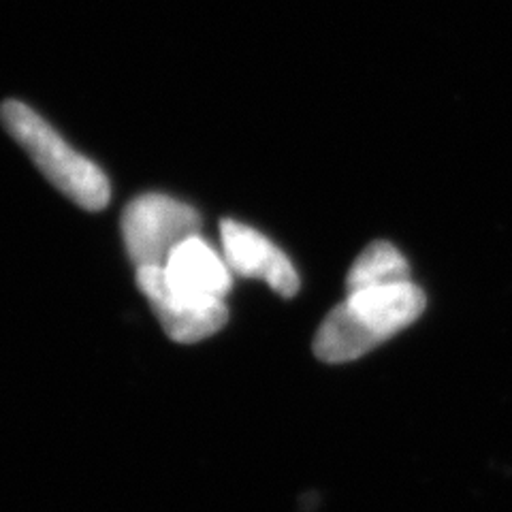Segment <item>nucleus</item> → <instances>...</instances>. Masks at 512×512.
Masks as SVG:
<instances>
[{
    "instance_id": "1",
    "label": "nucleus",
    "mask_w": 512,
    "mask_h": 512,
    "mask_svg": "<svg viewBox=\"0 0 512 512\" xmlns=\"http://www.w3.org/2000/svg\"><path fill=\"white\" fill-rule=\"evenodd\" d=\"M0 120L45 178L71 201L88 212H99L109 203L111 186L103 169L73 150L37 111L20 101H7L0 107Z\"/></svg>"
},
{
    "instance_id": "2",
    "label": "nucleus",
    "mask_w": 512,
    "mask_h": 512,
    "mask_svg": "<svg viewBox=\"0 0 512 512\" xmlns=\"http://www.w3.org/2000/svg\"><path fill=\"white\" fill-rule=\"evenodd\" d=\"M425 293L412 280L361 288L329 312L331 333L352 359L408 329L425 310Z\"/></svg>"
},
{
    "instance_id": "3",
    "label": "nucleus",
    "mask_w": 512,
    "mask_h": 512,
    "mask_svg": "<svg viewBox=\"0 0 512 512\" xmlns=\"http://www.w3.org/2000/svg\"><path fill=\"white\" fill-rule=\"evenodd\" d=\"M199 231L201 216L195 207L167 195H141L126 205L122 216L124 246L137 269L163 267L169 254Z\"/></svg>"
},
{
    "instance_id": "4",
    "label": "nucleus",
    "mask_w": 512,
    "mask_h": 512,
    "mask_svg": "<svg viewBox=\"0 0 512 512\" xmlns=\"http://www.w3.org/2000/svg\"><path fill=\"white\" fill-rule=\"evenodd\" d=\"M137 284L173 342L195 344L227 325L229 310L224 299L182 291L165 278L163 267L137 269Z\"/></svg>"
},
{
    "instance_id": "5",
    "label": "nucleus",
    "mask_w": 512,
    "mask_h": 512,
    "mask_svg": "<svg viewBox=\"0 0 512 512\" xmlns=\"http://www.w3.org/2000/svg\"><path fill=\"white\" fill-rule=\"evenodd\" d=\"M222 254L233 274L265 280L282 297L299 291V276L291 259L256 229L237 220L220 222Z\"/></svg>"
},
{
    "instance_id": "6",
    "label": "nucleus",
    "mask_w": 512,
    "mask_h": 512,
    "mask_svg": "<svg viewBox=\"0 0 512 512\" xmlns=\"http://www.w3.org/2000/svg\"><path fill=\"white\" fill-rule=\"evenodd\" d=\"M163 271L173 286L201 297L224 299L233 286L231 267L201 235L190 237L175 248Z\"/></svg>"
},
{
    "instance_id": "7",
    "label": "nucleus",
    "mask_w": 512,
    "mask_h": 512,
    "mask_svg": "<svg viewBox=\"0 0 512 512\" xmlns=\"http://www.w3.org/2000/svg\"><path fill=\"white\" fill-rule=\"evenodd\" d=\"M410 280V265L389 242H374L367 246L357 261L352 263L348 278H346V291H361V288L384 286L395 282Z\"/></svg>"
}]
</instances>
